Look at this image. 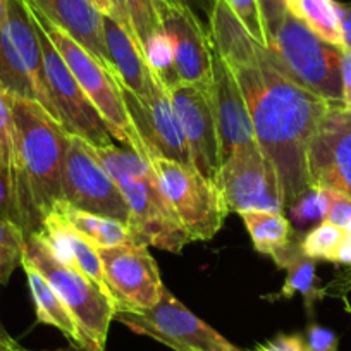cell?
<instances>
[{"label":"cell","mask_w":351,"mask_h":351,"mask_svg":"<svg viewBox=\"0 0 351 351\" xmlns=\"http://www.w3.org/2000/svg\"><path fill=\"white\" fill-rule=\"evenodd\" d=\"M326 191L327 197H329V210H327L326 221L344 229L351 222V198L339 193V191Z\"/></svg>","instance_id":"cell-37"},{"label":"cell","mask_w":351,"mask_h":351,"mask_svg":"<svg viewBox=\"0 0 351 351\" xmlns=\"http://www.w3.org/2000/svg\"><path fill=\"white\" fill-rule=\"evenodd\" d=\"M210 95L217 119L222 162L234 152L255 147V131L241 86L231 67L215 53V50Z\"/></svg>","instance_id":"cell-17"},{"label":"cell","mask_w":351,"mask_h":351,"mask_svg":"<svg viewBox=\"0 0 351 351\" xmlns=\"http://www.w3.org/2000/svg\"><path fill=\"white\" fill-rule=\"evenodd\" d=\"M310 188L351 198V110L332 106L308 148Z\"/></svg>","instance_id":"cell-16"},{"label":"cell","mask_w":351,"mask_h":351,"mask_svg":"<svg viewBox=\"0 0 351 351\" xmlns=\"http://www.w3.org/2000/svg\"><path fill=\"white\" fill-rule=\"evenodd\" d=\"M260 11H262L263 25H265V32H267V45L271 36L274 35L276 28L281 23L282 16L286 14V5L282 0H258Z\"/></svg>","instance_id":"cell-39"},{"label":"cell","mask_w":351,"mask_h":351,"mask_svg":"<svg viewBox=\"0 0 351 351\" xmlns=\"http://www.w3.org/2000/svg\"><path fill=\"white\" fill-rule=\"evenodd\" d=\"M25 5L29 16L42 26L43 32L52 40L62 59L69 66L71 73L74 74L80 86L83 88V92L86 93L88 99L92 100L95 109L99 110L110 136L116 138L117 141H121V145H124L130 150L136 152L140 157L147 158V150H145L126 110L117 74L112 69H109L106 64L100 62L97 57H93L83 45H80L66 29L50 21L32 2L25 0Z\"/></svg>","instance_id":"cell-5"},{"label":"cell","mask_w":351,"mask_h":351,"mask_svg":"<svg viewBox=\"0 0 351 351\" xmlns=\"http://www.w3.org/2000/svg\"><path fill=\"white\" fill-rule=\"evenodd\" d=\"M315 265L317 260L310 258L305 253L298 256L295 262H291L286 267L288 278H286L285 285H282L281 291L278 295H272L271 298H282L289 300L300 293L305 298V306L310 313L313 312V305L324 298L326 295V288H320L317 282L315 274Z\"/></svg>","instance_id":"cell-26"},{"label":"cell","mask_w":351,"mask_h":351,"mask_svg":"<svg viewBox=\"0 0 351 351\" xmlns=\"http://www.w3.org/2000/svg\"><path fill=\"white\" fill-rule=\"evenodd\" d=\"M212 47L215 53L231 69L248 66L262 52L263 45L256 42L224 0H217L208 19Z\"/></svg>","instance_id":"cell-21"},{"label":"cell","mask_w":351,"mask_h":351,"mask_svg":"<svg viewBox=\"0 0 351 351\" xmlns=\"http://www.w3.org/2000/svg\"><path fill=\"white\" fill-rule=\"evenodd\" d=\"M337 263L341 265H346L351 269V243H344L343 248L339 250V255H337Z\"/></svg>","instance_id":"cell-48"},{"label":"cell","mask_w":351,"mask_h":351,"mask_svg":"<svg viewBox=\"0 0 351 351\" xmlns=\"http://www.w3.org/2000/svg\"><path fill=\"white\" fill-rule=\"evenodd\" d=\"M112 4H114V11H116L114 19H116V21H119L121 25L126 26V28L133 29V26H131V21H130V14H128L126 2H124V0H112Z\"/></svg>","instance_id":"cell-45"},{"label":"cell","mask_w":351,"mask_h":351,"mask_svg":"<svg viewBox=\"0 0 351 351\" xmlns=\"http://www.w3.org/2000/svg\"><path fill=\"white\" fill-rule=\"evenodd\" d=\"M60 221H62L64 232H66L67 243H69V248H71V255H73V267L80 269L84 276H88V278L92 279L93 282H97V285H99L100 288L107 293V295H110L109 288H107L106 274H104L102 260H100L99 248H97V246H93L86 238H83V236H81L76 229L71 228V226L67 224L62 217H60ZM114 302H116V300H114Z\"/></svg>","instance_id":"cell-30"},{"label":"cell","mask_w":351,"mask_h":351,"mask_svg":"<svg viewBox=\"0 0 351 351\" xmlns=\"http://www.w3.org/2000/svg\"><path fill=\"white\" fill-rule=\"evenodd\" d=\"M99 255L117 312L147 310L160 300L165 286L147 245L138 241L124 243L99 248Z\"/></svg>","instance_id":"cell-12"},{"label":"cell","mask_w":351,"mask_h":351,"mask_svg":"<svg viewBox=\"0 0 351 351\" xmlns=\"http://www.w3.org/2000/svg\"><path fill=\"white\" fill-rule=\"evenodd\" d=\"M169 95L186 140L191 167L215 183L222 157L210 86L180 83L169 90Z\"/></svg>","instance_id":"cell-14"},{"label":"cell","mask_w":351,"mask_h":351,"mask_svg":"<svg viewBox=\"0 0 351 351\" xmlns=\"http://www.w3.org/2000/svg\"><path fill=\"white\" fill-rule=\"evenodd\" d=\"M104 38L121 84L136 97L147 95L154 73L148 67L147 57L133 29L110 16H104Z\"/></svg>","instance_id":"cell-19"},{"label":"cell","mask_w":351,"mask_h":351,"mask_svg":"<svg viewBox=\"0 0 351 351\" xmlns=\"http://www.w3.org/2000/svg\"><path fill=\"white\" fill-rule=\"evenodd\" d=\"M0 219L14 222V198H12L11 162H9V157L2 150H0Z\"/></svg>","instance_id":"cell-35"},{"label":"cell","mask_w":351,"mask_h":351,"mask_svg":"<svg viewBox=\"0 0 351 351\" xmlns=\"http://www.w3.org/2000/svg\"><path fill=\"white\" fill-rule=\"evenodd\" d=\"M12 104L14 95L0 81V150L12 160Z\"/></svg>","instance_id":"cell-34"},{"label":"cell","mask_w":351,"mask_h":351,"mask_svg":"<svg viewBox=\"0 0 351 351\" xmlns=\"http://www.w3.org/2000/svg\"><path fill=\"white\" fill-rule=\"evenodd\" d=\"M53 212L59 214L71 228L76 229L83 238H86L97 248H110V246L124 245V243L131 241L140 243V239L136 238L130 226L114 221V219L81 212L67 205L66 202H60Z\"/></svg>","instance_id":"cell-23"},{"label":"cell","mask_w":351,"mask_h":351,"mask_svg":"<svg viewBox=\"0 0 351 351\" xmlns=\"http://www.w3.org/2000/svg\"><path fill=\"white\" fill-rule=\"evenodd\" d=\"M23 260L49 282L50 288L69 308L80 329L83 348L106 351L110 324L117 313L112 296L107 295L77 267L59 262L36 232L26 238Z\"/></svg>","instance_id":"cell-4"},{"label":"cell","mask_w":351,"mask_h":351,"mask_svg":"<svg viewBox=\"0 0 351 351\" xmlns=\"http://www.w3.org/2000/svg\"><path fill=\"white\" fill-rule=\"evenodd\" d=\"M348 241L346 229L329 221L319 222V226L306 232L302 239V248L306 256L313 260L337 263V255Z\"/></svg>","instance_id":"cell-29"},{"label":"cell","mask_w":351,"mask_h":351,"mask_svg":"<svg viewBox=\"0 0 351 351\" xmlns=\"http://www.w3.org/2000/svg\"><path fill=\"white\" fill-rule=\"evenodd\" d=\"M282 2H285V5H288V2H289V0H282Z\"/></svg>","instance_id":"cell-50"},{"label":"cell","mask_w":351,"mask_h":351,"mask_svg":"<svg viewBox=\"0 0 351 351\" xmlns=\"http://www.w3.org/2000/svg\"><path fill=\"white\" fill-rule=\"evenodd\" d=\"M88 2H90L93 8H97V11L102 12L104 16H110V18H114V14H116L112 0H88Z\"/></svg>","instance_id":"cell-46"},{"label":"cell","mask_w":351,"mask_h":351,"mask_svg":"<svg viewBox=\"0 0 351 351\" xmlns=\"http://www.w3.org/2000/svg\"><path fill=\"white\" fill-rule=\"evenodd\" d=\"M148 162L191 241L214 238L231 212L217 183L198 174L193 167L167 158L150 157Z\"/></svg>","instance_id":"cell-7"},{"label":"cell","mask_w":351,"mask_h":351,"mask_svg":"<svg viewBox=\"0 0 351 351\" xmlns=\"http://www.w3.org/2000/svg\"><path fill=\"white\" fill-rule=\"evenodd\" d=\"M286 9L324 42L343 49V32L334 0H289Z\"/></svg>","instance_id":"cell-25"},{"label":"cell","mask_w":351,"mask_h":351,"mask_svg":"<svg viewBox=\"0 0 351 351\" xmlns=\"http://www.w3.org/2000/svg\"><path fill=\"white\" fill-rule=\"evenodd\" d=\"M327 210H329V197L326 190L320 188H310L289 210H286L293 222L300 226H306L310 222L326 221Z\"/></svg>","instance_id":"cell-31"},{"label":"cell","mask_w":351,"mask_h":351,"mask_svg":"<svg viewBox=\"0 0 351 351\" xmlns=\"http://www.w3.org/2000/svg\"><path fill=\"white\" fill-rule=\"evenodd\" d=\"M0 81L14 97L35 100L32 80L26 71L21 56L12 43L5 23L0 26Z\"/></svg>","instance_id":"cell-27"},{"label":"cell","mask_w":351,"mask_h":351,"mask_svg":"<svg viewBox=\"0 0 351 351\" xmlns=\"http://www.w3.org/2000/svg\"><path fill=\"white\" fill-rule=\"evenodd\" d=\"M23 255H18L14 252H9V250L0 248V286L5 285L11 278V274L14 272V269L18 265H21Z\"/></svg>","instance_id":"cell-42"},{"label":"cell","mask_w":351,"mask_h":351,"mask_svg":"<svg viewBox=\"0 0 351 351\" xmlns=\"http://www.w3.org/2000/svg\"><path fill=\"white\" fill-rule=\"evenodd\" d=\"M341 81H343V106L351 110V52L341 53Z\"/></svg>","instance_id":"cell-43"},{"label":"cell","mask_w":351,"mask_h":351,"mask_svg":"<svg viewBox=\"0 0 351 351\" xmlns=\"http://www.w3.org/2000/svg\"><path fill=\"white\" fill-rule=\"evenodd\" d=\"M303 346L306 351H337V336L332 330L310 324L305 334H302Z\"/></svg>","instance_id":"cell-36"},{"label":"cell","mask_w":351,"mask_h":351,"mask_svg":"<svg viewBox=\"0 0 351 351\" xmlns=\"http://www.w3.org/2000/svg\"><path fill=\"white\" fill-rule=\"evenodd\" d=\"M141 47H143L148 67L167 90H172L176 84L181 83L180 74L176 71L174 49L164 29H158L154 35L148 36Z\"/></svg>","instance_id":"cell-28"},{"label":"cell","mask_w":351,"mask_h":351,"mask_svg":"<svg viewBox=\"0 0 351 351\" xmlns=\"http://www.w3.org/2000/svg\"><path fill=\"white\" fill-rule=\"evenodd\" d=\"M160 28L171 38L181 83L212 86L214 47L200 18L178 0H155Z\"/></svg>","instance_id":"cell-15"},{"label":"cell","mask_w":351,"mask_h":351,"mask_svg":"<svg viewBox=\"0 0 351 351\" xmlns=\"http://www.w3.org/2000/svg\"><path fill=\"white\" fill-rule=\"evenodd\" d=\"M252 351H306L303 346L302 334H281V336H276L274 339L267 341V343L258 344L255 350Z\"/></svg>","instance_id":"cell-40"},{"label":"cell","mask_w":351,"mask_h":351,"mask_svg":"<svg viewBox=\"0 0 351 351\" xmlns=\"http://www.w3.org/2000/svg\"><path fill=\"white\" fill-rule=\"evenodd\" d=\"M346 293H351V269L348 267L346 272L337 276L336 281L330 282L326 288V295H346Z\"/></svg>","instance_id":"cell-44"},{"label":"cell","mask_w":351,"mask_h":351,"mask_svg":"<svg viewBox=\"0 0 351 351\" xmlns=\"http://www.w3.org/2000/svg\"><path fill=\"white\" fill-rule=\"evenodd\" d=\"M50 21L66 29L80 45L114 71L104 38V14L88 0H28ZM116 73V71H114Z\"/></svg>","instance_id":"cell-18"},{"label":"cell","mask_w":351,"mask_h":351,"mask_svg":"<svg viewBox=\"0 0 351 351\" xmlns=\"http://www.w3.org/2000/svg\"><path fill=\"white\" fill-rule=\"evenodd\" d=\"M215 183L221 188L229 210L238 214L250 210L285 212L278 176L258 145L243 148L226 158Z\"/></svg>","instance_id":"cell-13"},{"label":"cell","mask_w":351,"mask_h":351,"mask_svg":"<svg viewBox=\"0 0 351 351\" xmlns=\"http://www.w3.org/2000/svg\"><path fill=\"white\" fill-rule=\"evenodd\" d=\"M5 26H8V32L11 35L16 50L25 62L26 71H28L33 90H35L36 102L57 119L56 109H53L52 99H50L49 84H47L42 43H40L35 23H33L32 16L25 5V0H9Z\"/></svg>","instance_id":"cell-20"},{"label":"cell","mask_w":351,"mask_h":351,"mask_svg":"<svg viewBox=\"0 0 351 351\" xmlns=\"http://www.w3.org/2000/svg\"><path fill=\"white\" fill-rule=\"evenodd\" d=\"M114 320L174 351H243L186 308L167 288L154 306L123 310Z\"/></svg>","instance_id":"cell-8"},{"label":"cell","mask_w":351,"mask_h":351,"mask_svg":"<svg viewBox=\"0 0 351 351\" xmlns=\"http://www.w3.org/2000/svg\"><path fill=\"white\" fill-rule=\"evenodd\" d=\"M21 267L25 269L26 279H28L29 291H32L33 303H35L36 320L59 329L69 339V343L73 346L83 348V339H81L80 329H77L76 320L71 315L69 308L64 305L62 300L50 288L49 282L28 262L21 260Z\"/></svg>","instance_id":"cell-22"},{"label":"cell","mask_w":351,"mask_h":351,"mask_svg":"<svg viewBox=\"0 0 351 351\" xmlns=\"http://www.w3.org/2000/svg\"><path fill=\"white\" fill-rule=\"evenodd\" d=\"M69 133L38 102L12 104V198L14 222L26 238L64 202L62 167Z\"/></svg>","instance_id":"cell-2"},{"label":"cell","mask_w":351,"mask_h":351,"mask_svg":"<svg viewBox=\"0 0 351 351\" xmlns=\"http://www.w3.org/2000/svg\"><path fill=\"white\" fill-rule=\"evenodd\" d=\"M26 234L21 231V228L11 221L0 219V248L14 252L18 255L25 253Z\"/></svg>","instance_id":"cell-38"},{"label":"cell","mask_w":351,"mask_h":351,"mask_svg":"<svg viewBox=\"0 0 351 351\" xmlns=\"http://www.w3.org/2000/svg\"><path fill=\"white\" fill-rule=\"evenodd\" d=\"M124 2H126L134 35H136L140 45H143L148 36L162 29L157 11H155V0H124Z\"/></svg>","instance_id":"cell-32"},{"label":"cell","mask_w":351,"mask_h":351,"mask_svg":"<svg viewBox=\"0 0 351 351\" xmlns=\"http://www.w3.org/2000/svg\"><path fill=\"white\" fill-rule=\"evenodd\" d=\"M336 4L337 16H339L341 23V32H343V50H348L351 52V2H337L334 0Z\"/></svg>","instance_id":"cell-41"},{"label":"cell","mask_w":351,"mask_h":351,"mask_svg":"<svg viewBox=\"0 0 351 351\" xmlns=\"http://www.w3.org/2000/svg\"><path fill=\"white\" fill-rule=\"evenodd\" d=\"M232 73L245 95L256 145L278 176L282 210H289L310 190L308 148L332 104L286 76L267 47Z\"/></svg>","instance_id":"cell-1"},{"label":"cell","mask_w":351,"mask_h":351,"mask_svg":"<svg viewBox=\"0 0 351 351\" xmlns=\"http://www.w3.org/2000/svg\"><path fill=\"white\" fill-rule=\"evenodd\" d=\"M2 351H35V350H28V348H23L21 344H18L14 341V343L11 344V346L4 348ZM49 351H92V350H86V348H80V346H67V348H59V350H49Z\"/></svg>","instance_id":"cell-47"},{"label":"cell","mask_w":351,"mask_h":351,"mask_svg":"<svg viewBox=\"0 0 351 351\" xmlns=\"http://www.w3.org/2000/svg\"><path fill=\"white\" fill-rule=\"evenodd\" d=\"M121 92L131 123L147 150V160L150 157H162L191 167L181 123L172 106L169 90L158 77L155 74L152 76L150 88L145 97H136L123 84Z\"/></svg>","instance_id":"cell-11"},{"label":"cell","mask_w":351,"mask_h":351,"mask_svg":"<svg viewBox=\"0 0 351 351\" xmlns=\"http://www.w3.org/2000/svg\"><path fill=\"white\" fill-rule=\"evenodd\" d=\"M267 49L279 69L295 83L332 106H343V49L324 42L289 11L282 16Z\"/></svg>","instance_id":"cell-6"},{"label":"cell","mask_w":351,"mask_h":351,"mask_svg":"<svg viewBox=\"0 0 351 351\" xmlns=\"http://www.w3.org/2000/svg\"><path fill=\"white\" fill-rule=\"evenodd\" d=\"M64 202L88 214L114 219L131 228V212L116 181L104 169L92 145L69 134L62 167Z\"/></svg>","instance_id":"cell-9"},{"label":"cell","mask_w":351,"mask_h":351,"mask_svg":"<svg viewBox=\"0 0 351 351\" xmlns=\"http://www.w3.org/2000/svg\"><path fill=\"white\" fill-rule=\"evenodd\" d=\"M0 351H2V348H0Z\"/></svg>","instance_id":"cell-51"},{"label":"cell","mask_w":351,"mask_h":351,"mask_svg":"<svg viewBox=\"0 0 351 351\" xmlns=\"http://www.w3.org/2000/svg\"><path fill=\"white\" fill-rule=\"evenodd\" d=\"M109 176L116 181L131 212V229L147 246L181 253L191 241L147 158L130 148L114 145L93 148Z\"/></svg>","instance_id":"cell-3"},{"label":"cell","mask_w":351,"mask_h":351,"mask_svg":"<svg viewBox=\"0 0 351 351\" xmlns=\"http://www.w3.org/2000/svg\"><path fill=\"white\" fill-rule=\"evenodd\" d=\"M239 215L252 238L253 248L262 255L274 258L300 236L298 231L293 229L291 221L286 217L285 212L250 210Z\"/></svg>","instance_id":"cell-24"},{"label":"cell","mask_w":351,"mask_h":351,"mask_svg":"<svg viewBox=\"0 0 351 351\" xmlns=\"http://www.w3.org/2000/svg\"><path fill=\"white\" fill-rule=\"evenodd\" d=\"M0 26H2V25H0Z\"/></svg>","instance_id":"cell-52"},{"label":"cell","mask_w":351,"mask_h":351,"mask_svg":"<svg viewBox=\"0 0 351 351\" xmlns=\"http://www.w3.org/2000/svg\"><path fill=\"white\" fill-rule=\"evenodd\" d=\"M8 5L9 0H0V25H4L8 19Z\"/></svg>","instance_id":"cell-49"},{"label":"cell","mask_w":351,"mask_h":351,"mask_svg":"<svg viewBox=\"0 0 351 351\" xmlns=\"http://www.w3.org/2000/svg\"><path fill=\"white\" fill-rule=\"evenodd\" d=\"M226 4L231 8L236 18L241 21L246 32L253 36L263 47H267V32L263 25L262 11H260L258 0H224Z\"/></svg>","instance_id":"cell-33"},{"label":"cell","mask_w":351,"mask_h":351,"mask_svg":"<svg viewBox=\"0 0 351 351\" xmlns=\"http://www.w3.org/2000/svg\"><path fill=\"white\" fill-rule=\"evenodd\" d=\"M33 23H35L40 43H42L47 84H49L50 99H52L53 109H56L57 121L62 124L67 133L81 138L93 148L112 145V136H110L99 110L83 92V88L71 73L69 66L62 59L52 40L49 38V35L43 32L42 26L35 19Z\"/></svg>","instance_id":"cell-10"}]
</instances>
